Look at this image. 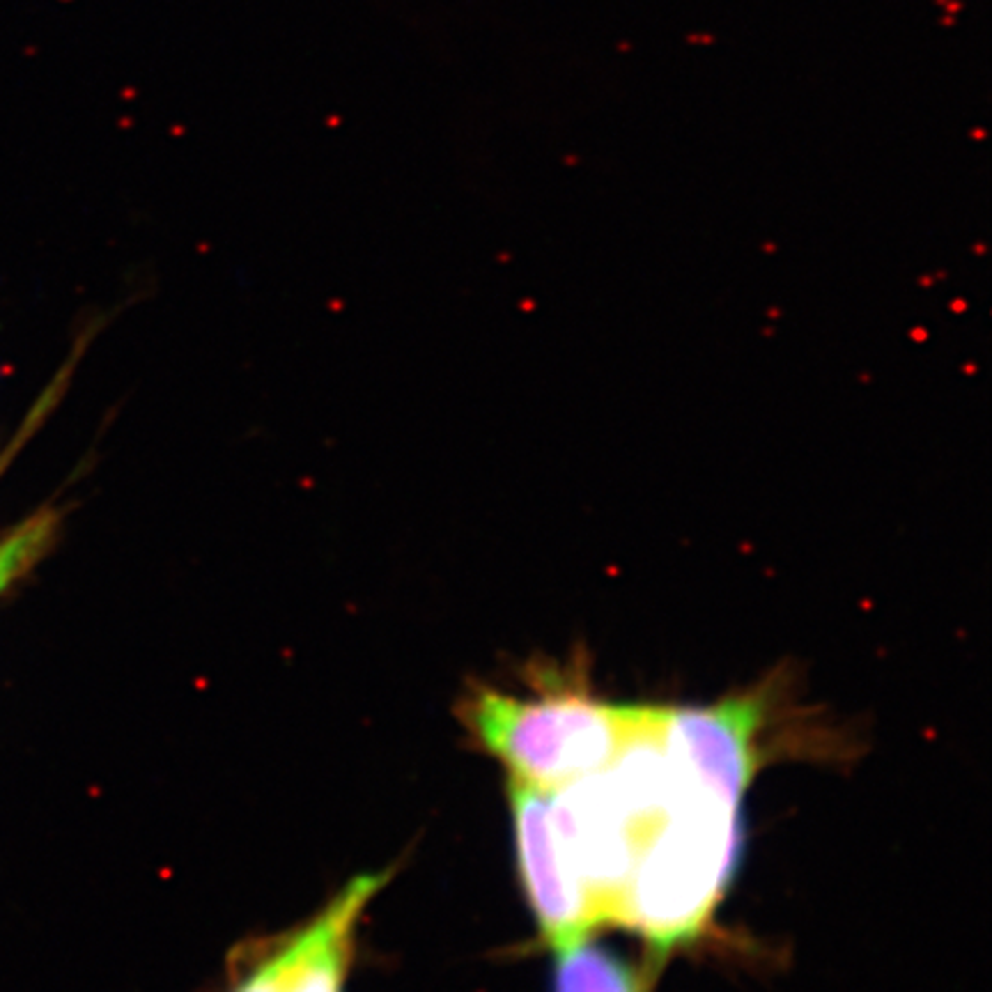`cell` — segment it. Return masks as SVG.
Here are the masks:
<instances>
[{
  "label": "cell",
  "mask_w": 992,
  "mask_h": 992,
  "mask_svg": "<svg viewBox=\"0 0 992 992\" xmlns=\"http://www.w3.org/2000/svg\"><path fill=\"white\" fill-rule=\"evenodd\" d=\"M648 977L614 951L576 939L556 949L554 992H648Z\"/></svg>",
  "instance_id": "8992f818"
},
{
  "label": "cell",
  "mask_w": 992,
  "mask_h": 992,
  "mask_svg": "<svg viewBox=\"0 0 992 992\" xmlns=\"http://www.w3.org/2000/svg\"><path fill=\"white\" fill-rule=\"evenodd\" d=\"M287 965V947H281L272 958L260 963V967L253 969L251 977L242 981L237 992H281L283 974Z\"/></svg>",
  "instance_id": "ba28073f"
},
{
  "label": "cell",
  "mask_w": 992,
  "mask_h": 992,
  "mask_svg": "<svg viewBox=\"0 0 992 992\" xmlns=\"http://www.w3.org/2000/svg\"><path fill=\"white\" fill-rule=\"evenodd\" d=\"M767 698L736 696L707 707L662 710L659 740L680 775L710 797L740 808L767 756Z\"/></svg>",
  "instance_id": "3957f363"
},
{
  "label": "cell",
  "mask_w": 992,
  "mask_h": 992,
  "mask_svg": "<svg viewBox=\"0 0 992 992\" xmlns=\"http://www.w3.org/2000/svg\"><path fill=\"white\" fill-rule=\"evenodd\" d=\"M55 524H58L55 513L37 515L0 543V591L49 549L55 536Z\"/></svg>",
  "instance_id": "52a82bcc"
},
{
  "label": "cell",
  "mask_w": 992,
  "mask_h": 992,
  "mask_svg": "<svg viewBox=\"0 0 992 992\" xmlns=\"http://www.w3.org/2000/svg\"><path fill=\"white\" fill-rule=\"evenodd\" d=\"M515 850L524 894L537 928L554 949L591 935L605 924L597 900L567 862L554 827L549 793L510 781Z\"/></svg>",
  "instance_id": "277c9868"
},
{
  "label": "cell",
  "mask_w": 992,
  "mask_h": 992,
  "mask_svg": "<svg viewBox=\"0 0 992 992\" xmlns=\"http://www.w3.org/2000/svg\"><path fill=\"white\" fill-rule=\"evenodd\" d=\"M655 710L575 689L517 696L483 687L465 703V721L513 781L554 793L605 770L648 726Z\"/></svg>",
  "instance_id": "7a4b0ae2"
},
{
  "label": "cell",
  "mask_w": 992,
  "mask_h": 992,
  "mask_svg": "<svg viewBox=\"0 0 992 992\" xmlns=\"http://www.w3.org/2000/svg\"><path fill=\"white\" fill-rule=\"evenodd\" d=\"M737 811L680 775V786L646 834L614 921L659 954L696 937L736 868Z\"/></svg>",
  "instance_id": "6da1fadb"
},
{
  "label": "cell",
  "mask_w": 992,
  "mask_h": 992,
  "mask_svg": "<svg viewBox=\"0 0 992 992\" xmlns=\"http://www.w3.org/2000/svg\"><path fill=\"white\" fill-rule=\"evenodd\" d=\"M386 882L384 873L358 876L287 947L281 992H343L352 935L366 906Z\"/></svg>",
  "instance_id": "5b68a950"
}]
</instances>
